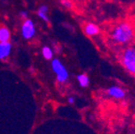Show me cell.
Instances as JSON below:
<instances>
[{"instance_id": "cell-2", "label": "cell", "mask_w": 135, "mask_h": 134, "mask_svg": "<svg viewBox=\"0 0 135 134\" xmlns=\"http://www.w3.org/2000/svg\"><path fill=\"white\" fill-rule=\"evenodd\" d=\"M121 62L124 68L132 75H135V48H126L121 55Z\"/></svg>"}, {"instance_id": "cell-14", "label": "cell", "mask_w": 135, "mask_h": 134, "mask_svg": "<svg viewBox=\"0 0 135 134\" xmlns=\"http://www.w3.org/2000/svg\"><path fill=\"white\" fill-rule=\"evenodd\" d=\"M68 101H69V103H70V104H73L74 101H75V99H74L73 97H70V98L68 99Z\"/></svg>"}, {"instance_id": "cell-12", "label": "cell", "mask_w": 135, "mask_h": 134, "mask_svg": "<svg viewBox=\"0 0 135 134\" xmlns=\"http://www.w3.org/2000/svg\"><path fill=\"white\" fill-rule=\"evenodd\" d=\"M61 4L63 5V7H65L66 8H72V3L70 0H60Z\"/></svg>"}, {"instance_id": "cell-9", "label": "cell", "mask_w": 135, "mask_h": 134, "mask_svg": "<svg viewBox=\"0 0 135 134\" xmlns=\"http://www.w3.org/2000/svg\"><path fill=\"white\" fill-rule=\"evenodd\" d=\"M11 39V32L6 26H0V42L8 41Z\"/></svg>"}, {"instance_id": "cell-11", "label": "cell", "mask_w": 135, "mask_h": 134, "mask_svg": "<svg viewBox=\"0 0 135 134\" xmlns=\"http://www.w3.org/2000/svg\"><path fill=\"white\" fill-rule=\"evenodd\" d=\"M42 55H43V57H44L46 60H52L54 57V52L53 50L50 48V47L48 46H44L43 48H42Z\"/></svg>"}, {"instance_id": "cell-10", "label": "cell", "mask_w": 135, "mask_h": 134, "mask_svg": "<svg viewBox=\"0 0 135 134\" xmlns=\"http://www.w3.org/2000/svg\"><path fill=\"white\" fill-rule=\"evenodd\" d=\"M77 81H78L80 86H82V87H86L89 84V77L84 73L79 74L77 76Z\"/></svg>"}, {"instance_id": "cell-13", "label": "cell", "mask_w": 135, "mask_h": 134, "mask_svg": "<svg viewBox=\"0 0 135 134\" xmlns=\"http://www.w3.org/2000/svg\"><path fill=\"white\" fill-rule=\"evenodd\" d=\"M20 16H21L22 18H23V19H26V18H27V16H28L27 11H21V12H20Z\"/></svg>"}, {"instance_id": "cell-4", "label": "cell", "mask_w": 135, "mask_h": 134, "mask_svg": "<svg viewBox=\"0 0 135 134\" xmlns=\"http://www.w3.org/2000/svg\"><path fill=\"white\" fill-rule=\"evenodd\" d=\"M21 32L23 38L25 40H30V39L34 38L36 35V27L34 25L33 21L30 19H25V21L23 22L21 27Z\"/></svg>"}, {"instance_id": "cell-7", "label": "cell", "mask_w": 135, "mask_h": 134, "mask_svg": "<svg viewBox=\"0 0 135 134\" xmlns=\"http://www.w3.org/2000/svg\"><path fill=\"white\" fill-rule=\"evenodd\" d=\"M84 31L87 36H89V37H93V36H96L99 33V28L97 25H95V23H88L84 25Z\"/></svg>"}, {"instance_id": "cell-6", "label": "cell", "mask_w": 135, "mask_h": 134, "mask_svg": "<svg viewBox=\"0 0 135 134\" xmlns=\"http://www.w3.org/2000/svg\"><path fill=\"white\" fill-rule=\"evenodd\" d=\"M11 52V44L8 41L0 42V60H5Z\"/></svg>"}, {"instance_id": "cell-8", "label": "cell", "mask_w": 135, "mask_h": 134, "mask_svg": "<svg viewBox=\"0 0 135 134\" xmlns=\"http://www.w3.org/2000/svg\"><path fill=\"white\" fill-rule=\"evenodd\" d=\"M49 8L47 5H41L38 7L37 11V15L40 17L43 22H49V15H48Z\"/></svg>"}, {"instance_id": "cell-3", "label": "cell", "mask_w": 135, "mask_h": 134, "mask_svg": "<svg viewBox=\"0 0 135 134\" xmlns=\"http://www.w3.org/2000/svg\"><path fill=\"white\" fill-rule=\"evenodd\" d=\"M52 69L54 72L56 74V80L59 83H65L69 79V72L65 66L61 63V61L58 59H53L52 60Z\"/></svg>"}, {"instance_id": "cell-5", "label": "cell", "mask_w": 135, "mask_h": 134, "mask_svg": "<svg viewBox=\"0 0 135 134\" xmlns=\"http://www.w3.org/2000/svg\"><path fill=\"white\" fill-rule=\"evenodd\" d=\"M107 93L110 97H112L114 99H124V97H125V91L123 90L121 87L116 86V85L111 86V87L108 88Z\"/></svg>"}, {"instance_id": "cell-1", "label": "cell", "mask_w": 135, "mask_h": 134, "mask_svg": "<svg viewBox=\"0 0 135 134\" xmlns=\"http://www.w3.org/2000/svg\"><path fill=\"white\" fill-rule=\"evenodd\" d=\"M135 31L129 23L122 22L114 25L111 31V39L114 43L128 44L134 39Z\"/></svg>"}]
</instances>
